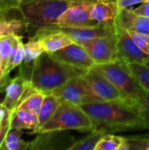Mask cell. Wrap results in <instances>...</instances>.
<instances>
[{
  "label": "cell",
  "instance_id": "d590c367",
  "mask_svg": "<svg viewBox=\"0 0 149 150\" xmlns=\"http://www.w3.org/2000/svg\"><path fill=\"white\" fill-rule=\"evenodd\" d=\"M11 6H16V5H10V6H0V14L4 11H5L6 9H8V8H10V7H11Z\"/></svg>",
  "mask_w": 149,
  "mask_h": 150
},
{
  "label": "cell",
  "instance_id": "83f0119b",
  "mask_svg": "<svg viewBox=\"0 0 149 150\" xmlns=\"http://www.w3.org/2000/svg\"><path fill=\"white\" fill-rule=\"evenodd\" d=\"M136 101L141 108V114L145 121L146 129L149 130V92L143 90Z\"/></svg>",
  "mask_w": 149,
  "mask_h": 150
},
{
  "label": "cell",
  "instance_id": "603a6c76",
  "mask_svg": "<svg viewBox=\"0 0 149 150\" xmlns=\"http://www.w3.org/2000/svg\"><path fill=\"white\" fill-rule=\"evenodd\" d=\"M23 134H24L23 130L10 129L2 145L1 150L28 149L29 142H25L22 139Z\"/></svg>",
  "mask_w": 149,
  "mask_h": 150
},
{
  "label": "cell",
  "instance_id": "ffe728a7",
  "mask_svg": "<svg viewBox=\"0 0 149 150\" xmlns=\"http://www.w3.org/2000/svg\"><path fill=\"white\" fill-rule=\"evenodd\" d=\"M44 97H45V93L33 89L32 86L30 85L15 111L22 110L38 115L41 105L43 103Z\"/></svg>",
  "mask_w": 149,
  "mask_h": 150
},
{
  "label": "cell",
  "instance_id": "9a60e30c",
  "mask_svg": "<svg viewBox=\"0 0 149 150\" xmlns=\"http://www.w3.org/2000/svg\"><path fill=\"white\" fill-rule=\"evenodd\" d=\"M30 85V81L20 73L17 76L10 79L4 87L5 97L2 104L11 112H14Z\"/></svg>",
  "mask_w": 149,
  "mask_h": 150
},
{
  "label": "cell",
  "instance_id": "30bf717a",
  "mask_svg": "<svg viewBox=\"0 0 149 150\" xmlns=\"http://www.w3.org/2000/svg\"><path fill=\"white\" fill-rule=\"evenodd\" d=\"M115 33L117 37V47L119 61L125 63L137 62L149 63V54H145L135 44L128 31L121 26L115 19Z\"/></svg>",
  "mask_w": 149,
  "mask_h": 150
},
{
  "label": "cell",
  "instance_id": "3957f363",
  "mask_svg": "<svg viewBox=\"0 0 149 150\" xmlns=\"http://www.w3.org/2000/svg\"><path fill=\"white\" fill-rule=\"evenodd\" d=\"M75 0H19L17 7L26 20L32 36L44 27L57 25L59 17Z\"/></svg>",
  "mask_w": 149,
  "mask_h": 150
},
{
  "label": "cell",
  "instance_id": "cb8c5ba5",
  "mask_svg": "<svg viewBox=\"0 0 149 150\" xmlns=\"http://www.w3.org/2000/svg\"><path fill=\"white\" fill-rule=\"evenodd\" d=\"M125 65L130 73L139 82L142 89L149 92V66L147 64L137 62L125 63Z\"/></svg>",
  "mask_w": 149,
  "mask_h": 150
},
{
  "label": "cell",
  "instance_id": "277c9868",
  "mask_svg": "<svg viewBox=\"0 0 149 150\" xmlns=\"http://www.w3.org/2000/svg\"><path fill=\"white\" fill-rule=\"evenodd\" d=\"M94 129L91 119L80 105L61 102L54 115L35 134L62 130L90 132Z\"/></svg>",
  "mask_w": 149,
  "mask_h": 150
},
{
  "label": "cell",
  "instance_id": "52a82bcc",
  "mask_svg": "<svg viewBox=\"0 0 149 150\" xmlns=\"http://www.w3.org/2000/svg\"><path fill=\"white\" fill-rule=\"evenodd\" d=\"M95 0H75L58 18L57 25L61 28H76L96 25L90 18V11Z\"/></svg>",
  "mask_w": 149,
  "mask_h": 150
},
{
  "label": "cell",
  "instance_id": "f35d334b",
  "mask_svg": "<svg viewBox=\"0 0 149 150\" xmlns=\"http://www.w3.org/2000/svg\"><path fill=\"white\" fill-rule=\"evenodd\" d=\"M13 1H14V0H13ZM15 2H16V1H15Z\"/></svg>",
  "mask_w": 149,
  "mask_h": 150
},
{
  "label": "cell",
  "instance_id": "7a4b0ae2",
  "mask_svg": "<svg viewBox=\"0 0 149 150\" xmlns=\"http://www.w3.org/2000/svg\"><path fill=\"white\" fill-rule=\"evenodd\" d=\"M19 73L31 83L33 89L50 93L69 79L83 76L85 71L68 66L52 54L42 53L32 63L21 64Z\"/></svg>",
  "mask_w": 149,
  "mask_h": 150
},
{
  "label": "cell",
  "instance_id": "ac0fdd59",
  "mask_svg": "<svg viewBox=\"0 0 149 150\" xmlns=\"http://www.w3.org/2000/svg\"><path fill=\"white\" fill-rule=\"evenodd\" d=\"M116 21L126 30L149 34V18L136 15L130 8L121 11Z\"/></svg>",
  "mask_w": 149,
  "mask_h": 150
},
{
  "label": "cell",
  "instance_id": "4fadbf2b",
  "mask_svg": "<svg viewBox=\"0 0 149 150\" xmlns=\"http://www.w3.org/2000/svg\"><path fill=\"white\" fill-rule=\"evenodd\" d=\"M32 38L39 39L43 45L45 52L54 54V52L71 45L74 40L58 25L47 26L37 30Z\"/></svg>",
  "mask_w": 149,
  "mask_h": 150
},
{
  "label": "cell",
  "instance_id": "74e56055",
  "mask_svg": "<svg viewBox=\"0 0 149 150\" xmlns=\"http://www.w3.org/2000/svg\"><path fill=\"white\" fill-rule=\"evenodd\" d=\"M147 65H148V66H149V63H148V64H147Z\"/></svg>",
  "mask_w": 149,
  "mask_h": 150
},
{
  "label": "cell",
  "instance_id": "6da1fadb",
  "mask_svg": "<svg viewBox=\"0 0 149 150\" xmlns=\"http://www.w3.org/2000/svg\"><path fill=\"white\" fill-rule=\"evenodd\" d=\"M91 119L95 129L105 133L144 130L146 125L136 100L120 98L84 103L80 105Z\"/></svg>",
  "mask_w": 149,
  "mask_h": 150
},
{
  "label": "cell",
  "instance_id": "1f68e13d",
  "mask_svg": "<svg viewBox=\"0 0 149 150\" xmlns=\"http://www.w3.org/2000/svg\"><path fill=\"white\" fill-rule=\"evenodd\" d=\"M117 6H118V10H119V13L127 8H130L132 6H133L134 4H141L143 3L145 0H115Z\"/></svg>",
  "mask_w": 149,
  "mask_h": 150
},
{
  "label": "cell",
  "instance_id": "8992f818",
  "mask_svg": "<svg viewBox=\"0 0 149 150\" xmlns=\"http://www.w3.org/2000/svg\"><path fill=\"white\" fill-rule=\"evenodd\" d=\"M83 76L88 82L90 87V102H101L125 98L119 91L94 67L86 70Z\"/></svg>",
  "mask_w": 149,
  "mask_h": 150
},
{
  "label": "cell",
  "instance_id": "d4e9b609",
  "mask_svg": "<svg viewBox=\"0 0 149 150\" xmlns=\"http://www.w3.org/2000/svg\"><path fill=\"white\" fill-rule=\"evenodd\" d=\"M25 48V58L23 61L24 65H29L32 63L42 53L45 52L42 43L39 39L31 37L30 40L24 44Z\"/></svg>",
  "mask_w": 149,
  "mask_h": 150
},
{
  "label": "cell",
  "instance_id": "484cf974",
  "mask_svg": "<svg viewBox=\"0 0 149 150\" xmlns=\"http://www.w3.org/2000/svg\"><path fill=\"white\" fill-rule=\"evenodd\" d=\"M119 150H149V133L125 136Z\"/></svg>",
  "mask_w": 149,
  "mask_h": 150
},
{
  "label": "cell",
  "instance_id": "f1b7e54d",
  "mask_svg": "<svg viewBox=\"0 0 149 150\" xmlns=\"http://www.w3.org/2000/svg\"><path fill=\"white\" fill-rule=\"evenodd\" d=\"M132 39L135 42V44L139 47L141 50H142L145 54H149V34L137 33L132 30H127Z\"/></svg>",
  "mask_w": 149,
  "mask_h": 150
},
{
  "label": "cell",
  "instance_id": "d6a6232c",
  "mask_svg": "<svg viewBox=\"0 0 149 150\" xmlns=\"http://www.w3.org/2000/svg\"><path fill=\"white\" fill-rule=\"evenodd\" d=\"M11 113V112L2 104L0 103V122L9 114Z\"/></svg>",
  "mask_w": 149,
  "mask_h": 150
},
{
  "label": "cell",
  "instance_id": "7c38bea8",
  "mask_svg": "<svg viewBox=\"0 0 149 150\" xmlns=\"http://www.w3.org/2000/svg\"><path fill=\"white\" fill-rule=\"evenodd\" d=\"M52 54L63 63L83 71H86L96 65L83 46L77 43L68 45Z\"/></svg>",
  "mask_w": 149,
  "mask_h": 150
},
{
  "label": "cell",
  "instance_id": "7402d4cb",
  "mask_svg": "<svg viewBox=\"0 0 149 150\" xmlns=\"http://www.w3.org/2000/svg\"><path fill=\"white\" fill-rule=\"evenodd\" d=\"M105 134L106 133L103 130L94 129L90 131L87 136L76 141L69 150H95L98 142Z\"/></svg>",
  "mask_w": 149,
  "mask_h": 150
},
{
  "label": "cell",
  "instance_id": "8fae6325",
  "mask_svg": "<svg viewBox=\"0 0 149 150\" xmlns=\"http://www.w3.org/2000/svg\"><path fill=\"white\" fill-rule=\"evenodd\" d=\"M75 142V137L68 131H50L39 134V136L29 142L28 149L69 150Z\"/></svg>",
  "mask_w": 149,
  "mask_h": 150
},
{
  "label": "cell",
  "instance_id": "5b68a950",
  "mask_svg": "<svg viewBox=\"0 0 149 150\" xmlns=\"http://www.w3.org/2000/svg\"><path fill=\"white\" fill-rule=\"evenodd\" d=\"M94 68L103 74L125 98L137 100L143 91L139 82L122 62L95 65Z\"/></svg>",
  "mask_w": 149,
  "mask_h": 150
},
{
  "label": "cell",
  "instance_id": "e575fe53",
  "mask_svg": "<svg viewBox=\"0 0 149 150\" xmlns=\"http://www.w3.org/2000/svg\"><path fill=\"white\" fill-rule=\"evenodd\" d=\"M3 78H4V69H3L2 57H1V53H0V83L2 82Z\"/></svg>",
  "mask_w": 149,
  "mask_h": 150
},
{
  "label": "cell",
  "instance_id": "ba28073f",
  "mask_svg": "<svg viewBox=\"0 0 149 150\" xmlns=\"http://www.w3.org/2000/svg\"><path fill=\"white\" fill-rule=\"evenodd\" d=\"M82 45L93 59L96 65L119 61L116 33L112 35L91 40Z\"/></svg>",
  "mask_w": 149,
  "mask_h": 150
},
{
  "label": "cell",
  "instance_id": "5bb4252c",
  "mask_svg": "<svg viewBox=\"0 0 149 150\" xmlns=\"http://www.w3.org/2000/svg\"><path fill=\"white\" fill-rule=\"evenodd\" d=\"M77 44H83L91 40L112 35L115 33V22L107 24H96L93 25L76 27V28H61Z\"/></svg>",
  "mask_w": 149,
  "mask_h": 150
},
{
  "label": "cell",
  "instance_id": "44dd1931",
  "mask_svg": "<svg viewBox=\"0 0 149 150\" xmlns=\"http://www.w3.org/2000/svg\"><path fill=\"white\" fill-rule=\"evenodd\" d=\"M60 103H61V101L52 92L45 94L43 103L41 105L40 112L38 114V119H39V127H38V129L40 127H41L54 115V113L57 110ZM35 132H34V134H35Z\"/></svg>",
  "mask_w": 149,
  "mask_h": 150
},
{
  "label": "cell",
  "instance_id": "4316f807",
  "mask_svg": "<svg viewBox=\"0 0 149 150\" xmlns=\"http://www.w3.org/2000/svg\"><path fill=\"white\" fill-rule=\"evenodd\" d=\"M124 143V137L106 133L98 142L95 150H119Z\"/></svg>",
  "mask_w": 149,
  "mask_h": 150
},
{
  "label": "cell",
  "instance_id": "e0dca14e",
  "mask_svg": "<svg viewBox=\"0 0 149 150\" xmlns=\"http://www.w3.org/2000/svg\"><path fill=\"white\" fill-rule=\"evenodd\" d=\"M119 15L115 0H95L90 11V18L96 24L114 22Z\"/></svg>",
  "mask_w": 149,
  "mask_h": 150
},
{
  "label": "cell",
  "instance_id": "2e32d148",
  "mask_svg": "<svg viewBox=\"0 0 149 150\" xmlns=\"http://www.w3.org/2000/svg\"><path fill=\"white\" fill-rule=\"evenodd\" d=\"M15 7H17V5L6 9L0 14V39L11 34L23 36V34L29 32L28 24L21 13L18 16L16 15L19 11L15 16L10 17V14Z\"/></svg>",
  "mask_w": 149,
  "mask_h": 150
},
{
  "label": "cell",
  "instance_id": "f546056e",
  "mask_svg": "<svg viewBox=\"0 0 149 150\" xmlns=\"http://www.w3.org/2000/svg\"><path fill=\"white\" fill-rule=\"evenodd\" d=\"M10 129H11V113L0 122V150Z\"/></svg>",
  "mask_w": 149,
  "mask_h": 150
},
{
  "label": "cell",
  "instance_id": "8d00e7d4",
  "mask_svg": "<svg viewBox=\"0 0 149 150\" xmlns=\"http://www.w3.org/2000/svg\"><path fill=\"white\" fill-rule=\"evenodd\" d=\"M14 1H16V2H17V3H18V1H19V0H14Z\"/></svg>",
  "mask_w": 149,
  "mask_h": 150
},
{
  "label": "cell",
  "instance_id": "4dcf8cb0",
  "mask_svg": "<svg viewBox=\"0 0 149 150\" xmlns=\"http://www.w3.org/2000/svg\"><path fill=\"white\" fill-rule=\"evenodd\" d=\"M130 9H131V10L133 11V12L135 13L136 15L149 18V0H145L143 3L141 4L140 6H138V7H136V8H132V7H130Z\"/></svg>",
  "mask_w": 149,
  "mask_h": 150
},
{
  "label": "cell",
  "instance_id": "9c48e42d",
  "mask_svg": "<svg viewBox=\"0 0 149 150\" xmlns=\"http://www.w3.org/2000/svg\"><path fill=\"white\" fill-rule=\"evenodd\" d=\"M52 93L61 102H68L76 105L90 102V87L83 75L69 79L61 86L54 90Z\"/></svg>",
  "mask_w": 149,
  "mask_h": 150
},
{
  "label": "cell",
  "instance_id": "d6986e66",
  "mask_svg": "<svg viewBox=\"0 0 149 150\" xmlns=\"http://www.w3.org/2000/svg\"><path fill=\"white\" fill-rule=\"evenodd\" d=\"M38 127V115L22 110H17L11 112V129L30 130L32 131V134H34Z\"/></svg>",
  "mask_w": 149,
  "mask_h": 150
},
{
  "label": "cell",
  "instance_id": "836d02e7",
  "mask_svg": "<svg viewBox=\"0 0 149 150\" xmlns=\"http://www.w3.org/2000/svg\"><path fill=\"white\" fill-rule=\"evenodd\" d=\"M18 3L13 0H0V6H10V5H17Z\"/></svg>",
  "mask_w": 149,
  "mask_h": 150
}]
</instances>
